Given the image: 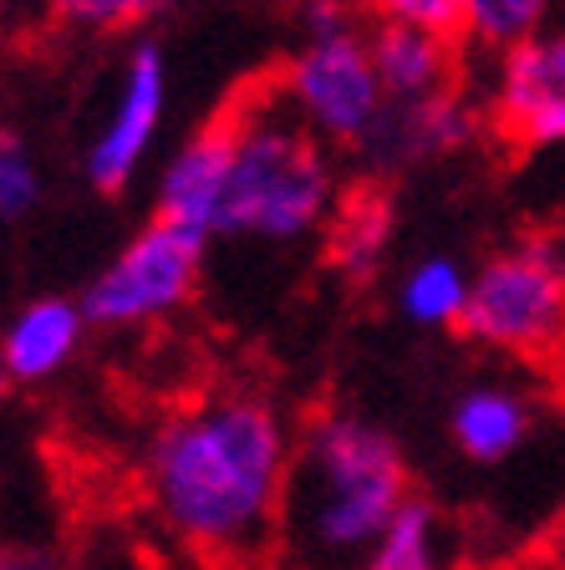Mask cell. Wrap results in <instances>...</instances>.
I'll list each match as a JSON object with an SVG mask.
<instances>
[{"mask_svg": "<svg viewBox=\"0 0 565 570\" xmlns=\"http://www.w3.org/2000/svg\"><path fill=\"white\" fill-rule=\"evenodd\" d=\"M295 439L250 392H210L174 407L148 439L143 484L158 520L214 560H255L275 546Z\"/></svg>", "mask_w": 565, "mask_h": 570, "instance_id": "cell-1", "label": "cell"}, {"mask_svg": "<svg viewBox=\"0 0 565 570\" xmlns=\"http://www.w3.org/2000/svg\"><path fill=\"white\" fill-rule=\"evenodd\" d=\"M412 499L408 463L377 423L327 413L295 439L281 534L311 560H362Z\"/></svg>", "mask_w": 565, "mask_h": 570, "instance_id": "cell-2", "label": "cell"}, {"mask_svg": "<svg viewBox=\"0 0 565 570\" xmlns=\"http://www.w3.org/2000/svg\"><path fill=\"white\" fill-rule=\"evenodd\" d=\"M224 122V189L214 239H301L331 219L337 168L321 138L285 107L281 92L240 97Z\"/></svg>", "mask_w": 565, "mask_h": 570, "instance_id": "cell-3", "label": "cell"}, {"mask_svg": "<svg viewBox=\"0 0 565 570\" xmlns=\"http://www.w3.org/2000/svg\"><path fill=\"white\" fill-rule=\"evenodd\" d=\"M459 332L509 356H545L565 346V255L540 239L499 249L469 275Z\"/></svg>", "mask_w": 565, "mask_h": 570, "instance_id": "cell-4", "label": "cell"}, {"mask_svg": "<svg viewBox=\"0 0 565 570\" xmlns=\"http://www.w3.org/2000/svg\"><path fill=\"white\" fill-rule=\"evenodd\" d=\"M275 92L311 128V138L337 148H362L388 112V92L377 82L362 26L337 36H306Z\"/></svg>", "mask_w": 565, "mask_h": 570, "instance_id": "cell-5", "label": "cell"}, {"mask_svg": "<svg viewBox=\"0 0 565 570\" xmlns=\"http://www.w3.org/2000/svg\"><path fill=\"white\" fill-rule=\"evenodd\" d=\"M204 265V239L188 229H174L164 219L143 225L128 245L87 281L82 291V316L87 326H148L164 321L194 296Z\"/></svg>", "mask_w": 565, "mask_h": 570, "instance_id": "cell-6", "label": "cell"}, {"mask_svg": "<svg viewBox=\"0 0 565 570\" xmlns=\"http://www.w3.org/2000/svg\"><path fill=\"white\" fill-rule=\"evenodd\" d=\"M168 112V61L154 41H138L123 61V82L113 92L103 128H97L92 148H87V178L103 194H118L133 184L148 154H154L158 122Z\"/></svg>", "mask_w": 565, "mask_h": 570, "instance_id": "cell-7", "label": "cell"}, {"mask_svg": "<svg viewBox=\"0 0 565 570\" xmlns=\"http://www.w3.org/2000/svg\"><path fill=\"white\" fill-rule=\"evenodd\" d=\"M489 118L519 148L565 142V31H540L535 41L495 57Z\"/></svg>", "mask_w": 565, "mask_h": 570, "instance_id": "cell-8", "label": "cell"}, {"mask_svg": "<svg viewBox=\"0 0 565 570\" xmlns=\"http://www.w3.org/2000/svg\"><path fill=\"white\" fill-rule=\"evenodd\" d=\"M474 128H479V112L464 102V92L434 97V102H388L382 122L357 154L372 168H402L418 164V158H444L464 148Z\"/></svg>", "mask_w": 565, "mask_h": 570, "instance_id": "cell-9", "label": "cell"}, {"mask_svg": "<svg viewBox=\"0 0 565 570\" xmlns=\"http://www.w3.org/2000/svg\"><path fill=\"white\" fill-rule=\"evenodd\" d=\"M377 82L388 102H434L459 92V41L418 26H377L367 31Z\"/></svg>", "mask_w": 565, "mask_h": 570, "instance_id": "cell-10", "label": "cell"}, {"mask_svg": "<svg viewBox=\"0 0 565 570\" xmlns=\"http://www.w3.org/2000/svg\"><path fill=\"white\" fill-rule=\"evenodd\" d=\"M220 189H224V122L214 118L178 148L158 174V214L164 225L188 229L194 239H214L220 219Z\"/></svg>", "mask_w": 565, "mask_h": 570, "instance_id": "cell-11", "label": "cell"}, {"mask_svg": "<svg viewBox=\"0 0 565 570\" xmlns=\"http://www.w3.org/2000/svg\"><path fill=\"white\" fill-rule=\"evenodd\" d=\"M87 316L77 301L67 296H36L21 306L0 336V362L11 372V382H47L67 367L77 346H82Z\"/></svg>", "mask_w": 565, "mask_h": 570, "instance_id": "cell-12", "label": "cell"}, {"mask_svg": "<svg viewBox=\"0 0 565 570\" xmlns=\"http://www.w3.org/2000/svg\"><path fill=\"white\" fill-rule=\"evenodd\" d=\"M530 423H535V407L525 392L505 387V382H479V387L459 392L454 417H448V433H454L464 459L499 463L525 443Z\"/></svg>", "mask_w": 565, "mask_h": 570, "instance_id": "cell-13", "label": "cell"}, {"mask_svg": "<svg viewBox=\"0 0 565 570\" xmlns=\"http://www.w3.org/2000/svg\"><path fill=\"white\" fill-rule=\"evenodd\" d=\"M331 265L352 281H372L392 239V209L377 189H362L331 214Z\"/></svg>", "mask_w": 565, "mask_h": 570, "instance_id": "cell-14", "label": "cell"}, {"mask_svg": "<svg viewBox=\"0 0 565 570\" xmlns=\"http://www.w3.org/2000/svg\"><path fill=\"white\" fill-rule=\"evenodd\" d=\"M464 301H469V271L454 255H423L408 275L398 281V311L412 326H459Z\"/></svg>", "mask_w": 565, "mask_h": 570, "instance_id": "cell-15", "label": "cell"}, {"mask_svg": "<svg viewBox=\"0 0 565 570\" xmlns=\"http://www.w3.org/2000/svg\"><path fill=\"white\" fill-rule=\"evenodd\" d=\"M357 570H448V550H444V524H438L434 504L408 499L398 510V520L372 540Z\"/></svg>", "mask_w": 565, "mask_h": 570, "instance_id": "cell-16", "label": "cell"}, {"mask_svg": "<svg viewBox=\"0 0 565 570\" xmlns=\"http://www.w3.org/2000/svg\"><path fill=\"white\" fill-rule=\"evenodd\" d=\"M555 0H464V26L459 41H469L474 51L505 57V51L535 41L540 31H551Z\"/></svg>", "mask_w": 565, "mask_h": 570, "instance_id": "cell-17", "label": "cell"}, {"mask_svg": "<svg viewBox=\"0 0 565 570\" xmlns=\"http://www.w3.org/2000/svg\"><path fill=\"white\" fill-rule=\"evenodd\" d=\"M41 199V168L16 132L0 128V219H26Z\"/></svg>", "mask_w": 565, "mask_h": 570, "instance_id": "cell-18", "label": "cell"}, {"mask_svg": "<svg viewBox=\"0 0 565 570\" xmlns=\"http://www.w3.org/2000/svg\"><path fill=\"white\" fill-rule=\"evenodd\" d=\"M357 6L377 16V26H418L434 36H454V41L464 26V0H357Z\"/></svg>", "mask_w": 565, "mask_h": 570, "instance_id": "cell-19", "label": "cell"}, {"mask_svg": "<svg viewBox=\"0 0 565 570\" xmlns=\"http://www.w3.org/2000/svg\"><path fill=\"white\" fill-rule=\"evenodd\" d=\"M51 6H57L61 21L82 26V31H128V26H143L174 0H51Z\"/></svg>", "mask_w": 565, "mask_h": 570, "instance_id": "cell-20", "label": "cell"}, {"mask_svg": "<svg viewBox=\"0 0 565 570\" xmlns=\"http://www.w3.org/2000/svg\"><path fill=\"white\" fill-rule=\"evenodd\" d=\"M0 570H67L51 546L36 540H0Z\"/></svg>", "mask_w": 565, "mask_h": 570, "instance_id": "cell-21", "label": "cell"}, {"mask_svg": "<svg viewBox=\"0 0 565 570\" xmlns=\"http://www.w3.org/2000/svg\"><path fill=\"white\" fill-rule=\"evenodd\" d=\"M11 387H16V382H11V372H6V362H0V397H6Z\"/></svg>", "mask_w": 565, "mask_h": 570, "instance_id": "cell-22", "label": "cell"}]
</instances>
